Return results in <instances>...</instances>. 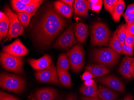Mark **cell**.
<instances>
[{
	"label": "cell",
	"mask_w": 134,
	"mask_h": 100,
	"mask_svg": "<svg viewBox=\"0 0 134 100\" xmlns=\"http://www.w3.org/2000/svg\"><path fill=\"white\" fill-rule=\"evenodd\" d=\"M61 1L70 6V7L72 8H73V5H74V2H75V1H74V0H62Z\"/></svg>",
	"instance_id": "ab89813d"
},
{
	"label": "cell",
	"mask_w": 134,
	"mask_h": 100,
	"mask_svg": "<svg viewBox=\"0 0 134 100\" xmlns=\"http://www.w3.org/2000/svg\"><path fill=\"white\" fill-rule=\"evenodd\" d=\"M0 22H2L3 21L4 19L7 17V15L3 12L1 11L0 12Z\"/></svg>",
	"instance_id": "ee69618b"
},
{
	"label": "cell",
	"mask_w": 134,
	"mask_h": 100,
	"mask_svg": "<svg viewBox=\"0 0 134 100\" xmlns=\"http://www.w3.org/2000/svg\"><path fill=\"white\" fill-rule=\"evenodd\" d=\"M119 1V0H104V3L105 10L111 15H113Z\"/></svg>",
	"instance_id": "83f0119b"
},
{
	"label": "cell",
	"mask_w": 134,
	"mask_h": 100,
	"mask_svg": "<svg viewBox=\"0 0 134 100\" xmlns=\"http://www.w3.org/2000/svg\"><path fill=\"white\" fill-rule=\"evenodd\" d=\"M11 4L13 9L18 13L25 12L27 6L22 3L20 0H12Z\"/></svg>",
	"instance_id": "4316f807"
},
{
	"label": "cell",
	"mask_w": 134,
	"mask_h": 100,
	"mask_svg": "<svg viewBox=\"0 0 134 100\" xmlns=\"http://www.w3.org/2000/svg\"><path fill=\"white\" fill-rule=\"evenodd\" d=\"M4 11V13L9 17L10 21L9 28L6 40H10L13 38H16L22 35L24 33V28L18 19L17 15L8 7H5Z\"/></svg>",
	"instance_id": "ba28073f"
},
{
	"label": "cell",
	"mask_w": 134,
	"mask_h": 100,
	"mask_svg": "<svg viewBox=\"0 0 134 100\" xmlns=\"http://www.w3.org/2000/svg\"><path fill=\"white\" fill-rule=\"evenodd\" d=\"M70 62L71 68L72 71L79 72L84 65V52L82 45L78 44L71 47L66 52Z\"/></svg>",
	"instance_id": "8992f818"
},
{
	"label": "cell",
	"mask_w": 134,
	"mask_h": 100,
	"mask_svg": "<svg viewBox=\"0 0 134 100\" xmlns=\"http://www.w3.org/2000/svg\"><path fill=\"white\" fill-rule=\"evenodd\" d=\"M126 36L134 35V23L131 25L125 24Z\"/></svg>",
	"instance_id": "836d02e7"
},
{
	"label": "cell",
	"mask_w": 134,
	"mask_h": 100,
	"mask_svg": "<svg viewBox=\"0 0 134 100\" xmlns=\"http://www.w3.org/2000/svg\"><path fill=\"white\" fill-rule=\"evenodd\" d=\"M134 58L125 56L123 57L119 68V72L126 79L132 78L131 73V68Z\"/></svg>",
	"instance_id": "9a60e30c"
},
{
	"label": "cell",
	"mask_w": 134,
	"mask_h": 100,
	"mask_svg": "<svg viewBox=\"0 0 134 100\" xmlns=\"http://www.w3.org/2000/svg\"><path fill=\"white\" fill-rule=\"evenodd\" d=\"M53 7L57 12L65 18L69 19L72 16L73 9L61 1L53 3Z\"/></svg>",
	"instance_id": "ac0fdd59"
},
{
	"label": "cell",
	"mask_w": 134,
	"mask_h": 100,
	"mask_svg": "<svg viewBox=\"0 0 134 100\" xmlns=\"http://www.w3.org/2000/svg\"><path fill=\"white\" fill-rule=\"evenodd\" d=\"M57 70L60 83L65 87H70L71 85V78L68 70L65 71L59 69H57Z\"/></svg>",
	"instance_id": "7402d4cb"
},
{
	"label": "cell",
	"mask_w": 134,
	"mask_h": 100,
	"mask_svg": "<svg viewBox=\"0 0 134 100\" xmlns=\"http://www.w3.org/2000/svg\"><path fill=\"white\" fill-rule=\"evenodd\" d=\"M111 32L105 23L101 22H95L90 31L91 44L93 46H107L111 37Z\"/></svg>",
	"instance_id": "3957f363"
},
{
	"label": "cell",
	"mask_w": 134,
	"mask_h": 100,
	"mask_svg": "<svg viewBox=\"0 0 134 100\" xmlns=\"http://www.w3.org/2000/svg\"><path fill=\"white\" fill-rule=\"evenodd\" d=\"M134 98L131 94H129L125 96L123 100H133Z\"/></svg>",
	"instance_id": "bcb514c9"
},
{
	"label": "cell",
	"mask_w": 134,
	"mask_h": 100,
	"mask_svg": "<svg viewBox=\"0 0 134 100\" xmlns=\"http://www.w3.org/2000/svg\"><path fill=\"white\" fill-rule=\"evenodd\" d=\"M3 52L16 57H22L27 55L28 50L19 39H17L10 45L3 46Z\"/></svg>",
	"instance_id": "8fae6325"
},
{
	"label": "cell",
	"mask_w": 134,
	"mask_h": 100,
	"mask_svg": "<svg viewBox=\"0 0 134 100\" xmlns=\"http://www.w3.org/2000/svg\"><path fill=\"white\" fill-rule=\"evenodd\" d=\"M1 63L5 70L15 73L24 74L23 62L22 57H16L5 52L1 53Z\"/></svg>",
	"instance_id": "5b68a950"
},
{
	"label": "cell",
	"mask_w": 134,
	"mask_h": 100,
	"mask_svg": "<svg viewBox=\"0 0 134 100\" xmlns=\"http://www.w3.org/2000/svg\"><path fill=\"white\" fill-rule=\"evenodd\" d=\"M96 80L100 84L106 86L114 91L120 92L125 91V86L124 83L116 76L108 74L97 77Z\"/></svg>",
	"instance_id": "30bf717a"
},
{
	"label": "cell",
	"mask_w": 134,
	"mask_h": 100,
	"mask_svg": "<svg viewBox=\"0 0 134 100\" xmlns=\"http://www.w3.org/2000/svg\"><path fill=\"white\" fill-rule=\"evenodd\" d=\"M27 100H36V99H35V98L34 97V96H33L32 95H30V97H29V99H28Z\"/></svg>",
	"instance_id": "c3c4849f"
},
{
	"label": "cell",
	"mask_w": 134,
	"mask_h": 100,
	"mask_svg": "<svg viewBox=\"0 0 134 100\" xmlns=\"http://www.w3.org/2000/svg\"><path fill=\"white\" fill-rule=\"evenodd\" d=\"M1 88L14 93H21L26 87V81L20 76L7 73H1L0 75Z\"/></svg>",
	"instance_id": "277c9868"
},
{
	"label": "cell",
	"mask_w": 134,
	"mask_h": 100,
	"mask_svg": "<svg viewBox=\"0 0 134 100\" xmlns=\"http://www.w3.org/2000/svg\"><path fill=\"white\" fill-rule=\"evenodd\" d=\"M43 2V1L40 0L37 3L28 5L25 12L32 17L35 15L38 8Z\"/></svg>",
	"instance_id": "f546056e"
},
{
	"label": "cell",
	"mask_w": 134,
	"mask_h": 100,
	"mask_svg": "<svg viewBox=\"0 0 134 100\" xmlns=\"http://www.w3.org/2000/svg\"><path fill=\"white\" fill-rule=\"evenodd\" d=\"M73 8L76 15L88 16L89 10L88 1L76 0L73 5Z\"/></svg>",
	"instance_id": "d6986e66"
},
{
	"label": "cell",
	"mask_w": 134,
	"mask_h": 100,
	"mask_svg": "<svg viewBox=\"0 0 134 100\" xmlns=\"http://www.w3.org/2000/svg\"><path fill=\"white\" fill-rule=\"evenodd\" d=\"M95 83L94 81L92 79H90L84 81V85L86 86H91Z\"/></svg>",
	"instance_id": "b9f144b4"
},
{
	"label": "cell",
	"mask_w": 134,
	"mask_h": 100,
	"mask_svg": "<svg viewBox=\"0 0 134 100\" xmlns=\"http://www.w3.org/2000/svg\"><path fill=\"white\" fill-rule=\"evenodd\" d=\"M108 46L109 48L113 49L119 55L122 54V45L118 39L115 32L111 34L108 42Z\"/></svg>",
	"instance_id": "44dd1931"
},
{
	"label": "cell",
	"mask_w": 134,
	"mask_h": 100,
	"mask_svg": "<svg viewBox=\"0 0 134 100\" xmlns=\"http://www.w3.org/2000/svg\"><path fill=\"white\" fill-rule=\"evenodd\" d=\"M81 100H101L98 97H81Z\"/></svg>",
	"instance_id": "7bdbcfd3"
},
{
	"label": "cell",
	"mask_w": 134,
	"mask_h": 100,
	"mask_svg": "<svg viewBox=\"0 0 134 100\" xmlns=\"http://www.w3.org/2000/svg\"><path fill=\"white\" fill-rule=\"evenodd\" d=\"M59 95L58 91L49 87H45L37 90L35 92L36 100H54Z\"/></svg>",
	"instance_id": "4fadbf2b"
},
{
	"label": "cell",
	"mask_w": 134,
	"mask_h": 100,
	"mask_svg": "<svg viewBox=\"0 0 134 100\" xmlns=\"http://www.w3.org/2000/svg\"><path fill=\"white\" fill-rule=\"evenodd\" d=\"M67 24L65 18L49 4L35 25L34 31L35 41L42 47H48Z\"/></svg>",
	"instance_id": "6da1fadb"
},
{
	"label": "cell",
	"mask_w": 134,
	"mask_h": 100,
	"mask_svg": "<svg viewBox=\"0 0 134 100\" xmlns=\"http://www.w3.org/2000/svg\"><path fill=\"white\" fill-rule=\"evenodd\" d=\"M122 100V99H120V100Z\"/></svg>",
	"instance_id": "681fc988"
},
{
	"label": "cell",
	"mask_w": 134,
	"mask_h": 100,
	"mask_svg": "<svg viewBox=\"0 0 134 100\" xmlns=\"http://www.w3.org/2000/svg\"><path fill=\"white\" fill-rule=\"evenodd\" d=\"M118 95L110 89L99 85L98 89V97L101 100H115Z\"/></svg>",
	"instance_id": "e0dca14e"
},
{
	"label": "cell",
	"mask_w": 134,
	"mask_h": 100,
	"mask_svg": "<svg viewBox=\"0 0 134 100\" xmlns=\"http://www.w3.org/2000/svg\"><path fill=\"white\" fill-rule=\"evenodd\" d=\"M122 54L126 56L131 57L134 55V47L130 46L124 43L122 45Z\"/></svg>",
	"instance_id": "4dcf8cb0"
},
{
	"label": "cell",
	"mask_w": 134,
	"mask_h": 100,
	"mask_svg": "<svg viewBox=\"0 0 134 100\" xmlns=\"http://www.w3.org/2000/svg\"><path fill=\"white\" fill-rule=\"evenodd\" d=\"M125 8V3L123 0H119V3L115 8L112 15L113 20L116 22H119L120 20L121 15H123Z\"/></svg>",
	"instance_id": "cb8c5ba5"
},
{
	"label": "cell",
	"mask_w": 134,
	"mask_h": 100,
	"mask_svg": "<svg viewBox=\"0 0 134 100\" xmlns=\"http://www.w3.org/2000/svg\"><path fill=\"white\" fill-rule=\"evenodd\" d=\"M74 24L70 25L54 42L52 47L68 51L75 45L77 41L74 34Z\"/></svg>",
	"instance_id": "52a82bcc"
},
{
	"label": "cell",
	"mask_w": 134,
	"mask_h": 100,
	"mask_svg": "<svg viewBox=\"0 0 134 100\" xmlns=\"http://www.w3.org/2000/svg\"><path fill=\"white\" fill-rule=\"evenodd\" d=\"M65 100H77V96L73 93H70L66 97Z\"/></svg>",
	"instance_id": "60d3db41"
},
{
	"label": "cell",
	"mask_w": 134,
	"mask_h": 100,
	"mask_svg": "<svg viewBox=\"0 0 134 100\" xmlns=\"http://www.w3.org/2000/svg\"><path fill=\"white\" fill-rule=\"evenodd\" d=\"M134 3L132 4H130L127 7V9L126 10L125 12V13L122 15L123 17H124V19L125 21H126L127 18L129 16V15L131 13H134Z\"/></svg>",
	"instance_id": "d6a6232c"
},
{
	"label": "cell",
	"mask_w": 134,
	"mask_h": 100,
	"mask_svg": "<svg viewBox=\"0 0 134 100\" xmlns=\"http://www.w3.org/2000/svg\"><path fill=\"white\" fill-rule=\"evenodd\" d=\"M28 62L33 69L37 71L45 69L53 63L51 57L47 54H46L39 59L29 58L28 60Z\"/></svg>",
	"instance_id": "7c38bea8"
},
{
	"label": "cell",
	"mask_w": 134,
	"mask_h": 100,
	"mask_svg": "<svg viewBox=\"0 0 134 100\" xmlns=\"http://www.w3.org/2000/svg\"><path fill=\"white\" fill-rule=\"evenodd\" d=\"M98 87L97 84L95 82L93 85L86 86L82 85L80 87V91L82 95L90 97H98Z\"/></svg>",
	"instance_id": "ffe728a7"
},
{
	"label": "cell",
	"mask_w": 134,
	"mask_h": 100,
	"mask_svg": "<svg viewBox=\"0 0 134 100\" xmlns=\"http://www.w3.org/2000/svg\"><path fill=\"white\" fill-rule=\"evenodd\" d=\"M120 56L109 47L94 49L91 53L92 62L108 67H115L119 63Z\"/></svg>",
	"instance_id": "7a4b0ae2"
},
{
	"label": "cell",
	"mask_w": 134,
	"mask_h": 100,
	"mask_svg": "<svg viewBox=\"0 0 134 100\" xmlns=\"http://www.w3.org/2000/svg\"><path fill=\"white\" fill-rule=\"evenodd\" d=\"M10 21L9 17H7L2 22H0V38L1 40L7 36L9 28Z\"/></svg>",
	"instance_id": "d4e9b609"
},
{
	"label": "cell",
	"mask_w": 134,
	"mask_h": 100,
	"mask_svg": "<svg viewBox=\"0 0 134 100\" xmlns=\"http://www.w3.org/2000/svg\"><path fill=\"white\" fill-rule=\"evenodd\" d=\"M115 32L121 45L125 43L126 37L125 24H121L120 25Z\"/></svg>",
	"instance_id": "484cf974"
},
{
	"label": "cell",
	"mask_w": 134,
	"mask_h": 100,
	"mask_svg": "<svg viewBox=\"0 0 134 100\" xmlns=\"http://www.w3.org/2000/svg\"><path fill=\"white\" fill-rule=\"evenodd\" d=\"M70 62L66 54L62 53L59 56L56 68L62 70L68 71L70 68Z\"/></svg>",
	"instance_id": "603a6c76"
},
{
	"label": "cell",
	"mask_w": 134,
	"mask_h": 100,
	"mask_svg": "<svg viewBox=\"0 0 134 100\" xmlns=\"http://www.w3.org/2000/svg\"><path fill=\"white\" fill-rule=\"evenodd\" d=\"M131 73L132 78H134V60L132 62L131 66Z\"/></svg>",
	"instance_id": "f6af8a7d"
},
{
	"label": "cell",
	"mask_w": 134,
	"mask_h": 100,
	"mask_svg": "<svg viewBox=\"0 0 134 100\" xmlns=\"http://www.w3.org/2000/svg\"><path fill=\"white\" fill-rule=\"evenodd\" d=\"M35 77L37 80L41 83L60 85L57 68L53 63L45 69L37 71Z\"/></svg>",
	"instance_id": "9c48e42d"
},
{
	"label": "cell",
	"mask_w": 134,
	"mask_h": 100,
	"mask_svg": "<svg viewBox=\"0 0 134 100\" xmlns=\"http://www.w3.org/2000/svg\"><path fill=\"white\" fill-rule=\"evenodd\" d=\"M17 17L21 24L24 27L26 28L28 26L31 16L25 12L17 13Z\"/></svg>",
	"instance_id": "f1b7e54d"
},
{
	"label": "cell",
	"mask_w": 134,
	"mask_h": 100,
	"mask_svg": "<svg viewBox=\"0 0 134 100\" xmlns=\"http://www.w3.org/2000/svg\"><path fill=\"white\" fill-rule=\"evenodd\" d=\"M125 43L130 46L134 47V35L126 36Z\"/></svg>",
	"instance_id": "e575fe53"
},
{
	"label": "cell",
	"mask_w": 134,
	"mask_h": 100,
	"mask_svg": "<svg viewBox=\"0 0 134 100\" xmlns=\"http://www.w3.org/2000/svg\"><path fill=\"white\" fill-rule=\"evenodd\" d=\"M102 3H103V1L102 0H99V2L93 6L92 9V10L96 12L97 13H99V12L101 9Z\"/></svg>",
	"instance_id": "d590c367"
},
{
	"label": "cell",
	"mask_w": 134,
	"mask_h": 100,
	"mask_svg": "<svg viewBox=\"0 0 134 100\" xmlns=\"http://www.w3.org/2000/svg\"><path fill=\"white\" fill-rule=\"evenodd\" d=\"M74 32L78 44L81 45L83 44L86 41L88 36V25L82 22L76 23L74 27Z\"/></svg>",
	"instance_id": "5bb4252c"
},
{
	"label": "cell",
	"mask_w": 134,
	"mask_h": 100,
	"mask_svg": "<svg viewBox=\"0 0 134 100\" xmlns=\"http://www.w3.org/2000/svg\"><path fill=\"white\" fill-rule=\"evenodd\" d=\"M93 78H94V77L92 74L87 71H85L82 77V80L84 81L90 79H92Z\"/></svg>",
	"instance_id": "8d00e7d4"
},
{
	"label": "cell",
	"mask_w": 134,
	"mask_h": 100,
	"mask_svg": "<svg viewBox=\"0 0 134 100\" xmlns=\"http://www.w3.org/2000/svg\"><path fill=\"white\" fill-rule=\"evenodd\" d=\"M86 71L92 74L94 78L104 76L110 72V69L102 64H88L86 68Z\"/></svg>",
	"instance_id": "2e32d148"
},
{
	"label": "cell",
	"mask_w": 134,
	"mask_h": 100,
	"mask_svg": "<svg viewBox=\"0 0 134 100\" xmlns=\"http://www.w3.org/2000/svg\"><path fill=\"white\" fill-rule=\"evenodd\" d=\"M54 100H64V97H63V95H61V96H59V97H57L56 99H55Z\"/></svg>",
	"instance_id": "7dc6e473"
},
{
	"label": "cell",
	"mask_w": 134,
	"mask_h": 100,
	"mask_svg": "<svg viewBox=\"0 0 134 100\" xmlns=\"http://www.w3.org/2000/svg\"><path fill=\"white\" fill-rule=\"evenodd\" d=\"M20 1L22 3L28 6L30 4L37 3L39 2L40 0H20Z\"/></svg>",
	"instance_id": "f35d334b"
},
{
	"label": "cell",
	"mask_w": 134,
	"mask_h": 100,
	"mask_svg": "<svg viewBox=\"0 0 134 100\" xmlns=\"http://www.w3.org/2000/svg\"><path fill=\"white\" fill-rule=\"evenodd\" d=\"M0 100H20L13 95L1 91L0 92Z\"/></svg>",
	"instance_id": "1f68e13d"
},
{
	"label": "cell",
	"mask_w": 134,
	"mask_h": 100,
	"mask_svg": "<svg viewBox=\"0 0 134 100\" xmlns=\"http://www.w3.org/2000/svg\"><path fill=\"white\" fill-rule=\"evenodd\" d=\"M125 24L128 25H131L134 23V12L131 13L126 19Z\"/></svg>",
	"instance_id": "74e56055"
}]
</instances>
